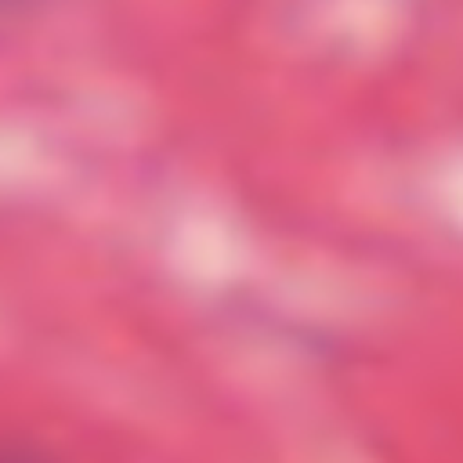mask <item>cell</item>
Here are the masks:
<instances>
[{"label":"cell","mask_w":463,"mask_h":463,"mask_svg":"<svg viewBox=\"0 0 463 463\" xmlns=\"http://www.w3.org/2000/svg\"><path fill=\"white\" fill-rule=\"evenodd\" d=\"M0 463H47V459H40V456H33V452H25V449H0Z\"/></svg>","instance_id":"6da1fadb"}]
</instances>
